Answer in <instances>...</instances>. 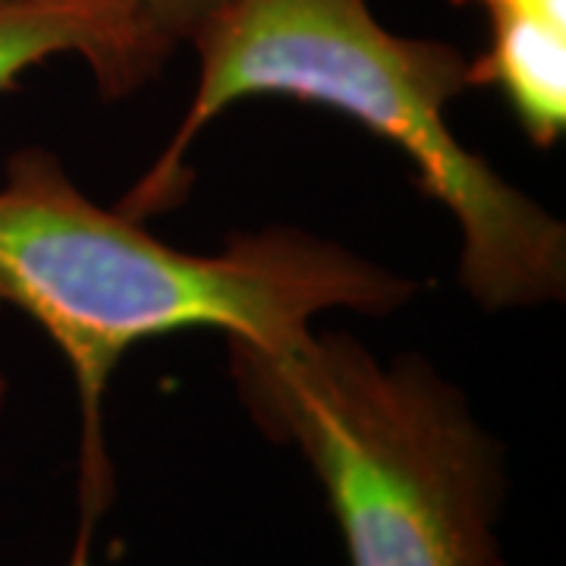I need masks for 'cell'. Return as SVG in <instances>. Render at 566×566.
I'll return each mask as SVG.
<instances>
[{
  "label": "cell",
  "mask_w": 566,
  "mask_h": 566,
  "mask_svg": "<svg viewBox=\"0 0 566 566\" xmlns=\"http://www.w3.org/2000/svg\"><path fill=\"white\" fill-rule=\"evenodd\" d=\"M453 3H475L488 17L491 13H513L526 20H542L566 29V0H453Z\"/></svg>",
  "instance_id": "52a82bcc"
},
{
  "label": "cell",
  "mask_w": 566,
  "mask_h": 566,
  "mask_svg": "<svg viewBox=\"0 0 566 566\" xmlns=\"http://www.w3.org/2000/svg\"><path fill=\"white\" fill-rule=\"evenodd\" d=\"M412 293L400 274L290 227L233 237L218 255L182 252L92 202L57 155L17 151L0 182V308L39 324L80 394V528L66 566H92L114 497L104 394L133 346L192 327L277 346L331 308L387 315Z\"/></svg>",
  "instance_id": "6da1fadb"
},
{
  "label": "cell",
  "mask_w": 566,
  "mask_h": 566,
  "mask_svg": "<svg viewBox=\"0 0 566 566\" xmlns=\"http://www.w3.org/2000/svg\"><path fill=\"white\" fill-rule=\"evenodd\" d=\"M488 48L469 61V88H497L523 133L554 148L566 129V29L491 13Z\"/></svg>",
  "instance_id": "5b68a950"
},
{
  "label": "cell",
  "mask_w": 566,
  "mask_h": 566,
  "mask_svg": "<svg viewBox=\"0 0 566 566\" xmlns=\"http://www.w3.org/2000/svg\"><path fill=\"white\" fill-rule=\"evenodd\" d=\"M189 44L199 54L196 95L158 164L123 199L126 218L148 221L182 202L186 155L214 117L243 98L286 95L359 120L416 164L424 196L460 227V283L482 308L564 300V223L447 123V104L469 88L460 48L390 32L368 0H223Z\"/></svg>",
  "instance_id": "7a4b0ae2"
},
{
  "label": "cell",
  "mask_w": 566,
  "mask_h": 566,
  "mask_svg": "<svg viewBox=\"0 0 566 566\" xmlns=\"http://www.w3.org/2000/svg\"><path fill=\"white\" fill-rule=\"evenodd\" d=\"M227 353L255 428L312 465L349 566H506L504 444L438 368L315 331Z\"/></svg>",
  "instance_id": "3957f363"
},
{
  "label": "cell",
  "mask_w": 566,
  "mask_h": 566,
  "mask_svg": "<svg viewBox=\"0 0 566 566\" xmlns=\"http://www.w3.org/2000/svg\"><path fill=\"white\" fill-rule=\"evenodd\" d=\"M117 7L139 44L148 70L158 76L167 57L189 39L223 0H104Z\"/></svg>",
  "instance_id": "8992f818"
},
{
  "label": "cell",
  "mask_w": 566,
  "mask_h": 566,
  "mask_svg": "<svg viewBox=\"0 0 566 566\" xmlns=\"http://www.w3.org/2000/svg\"><path fill=\"white\" fill-rule=\"evenodd\" d=\"M3 400H7V381H3V375H0V409H3Z\"/></svg>",
  "instance_id": "ba28073f"
},
{
  "label": "cell",
  "mask_w": 566,
  "mask_h": 566,
  "mask_svg": "<svg viewBox=\"0 0 566 566\" xmlns=\"http://www.w3.org/2000/svg\"><path fill=\"white\" fill-rule=\"evenodd\" d=\"M61 54H80L107 98L155 80L117 7L104 0H0V95L22 73Z\"/></svg>",
  "instance_id": "277c9868"
}]
</instances>
